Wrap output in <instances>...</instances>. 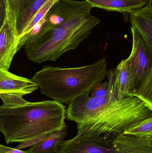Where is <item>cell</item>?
<instances>
[{
  "mask_svg": "<svg viewBox=\"0 0 152 153\" xmlns=\"http://www.w3.org/2000/svg\"><path fill=\"white\" fill-rule=\"evenodd\" d=\"M86 1L59 0L26 37L24 49L29 60L55 62L75 50L101 21L93 16Z\"/></svg>",
  "mask_w": 152,
  "mask_h": 153,
  "instance_id": "obj_1",
  "label": "cell"
},
{
  "mask_svg": "<svg viewBox=\"0 0 152 153\" xmlns=\"http://www.w3.org/2000/svg\"><path fill=\"white\" fill-rule=\"evenodd\" d=\"M90 93L68 104L66 119L84 127L103 142H113L120 135L152 117L151 110L136 96L117 100L108 93L99 98H92Z\"/></svg>",
  "mask_w": 152,
  "mask_h": 153,
  "instance_id": "obj_2",
  "label": "cell"
},
{
  "mask_svg": "<svg viewBox=\"0 0 152 153\" xmlns=\"http://www.w3.org/2000/svg\"><path fill=\"white\" fill-rule=\"evenodd\" d=\"M66 106L53 100L0 107V131L7 144L47 136L67 126Z\"/></svg>",
  "mask_w": 152,
  "mask_h": 153,
  "instance_id": "obj_3",
  "label": "cell"
},
{
  "mask_svg": "<svg viewBox=\"0 0 152 153\" xmlns=\"http://www.w3.org/2000/svg\"><path fill=\"white\" fill-rule=\"evenodd\" d=\"M104 58L85 66L62 68L46 65L31 79L39 85L41 94L60 103L69 104L76 98L90 92L107 73Z\"/></svg>",
  "mask_w": 152,
  "mask_h": 153,
  "instance_id": "obj_4",
  "label": "cell"
},
{
  "mask_svg": "<svg viewBox=\"0 0 152 153\" xmlns=\"http://www.w3.org/2000/svg\"><path fill=\"white\" fill-rule=\"evenodd\" d=\"M131 31L132 49L126 60L135 90L152 67V46L136 27L132 26Z\"/></svg>",
  "mask_w": 152,
  "mask_h": 153,
  "instance_id": "obj_5",
  "label": "cell"
},
{
  "mask_svg": "<svg viewBox=\"0 0 152 153\" xmlns=\"http://www.w3.org/2000/svg\"><path fill=\"white\" fill-rule=\"evenodd\" d=\"M19 44L16 20L9 10L0 28V69L9 71L14 56L19 50Z\"/></svg>",
  "mask_w": 152,
  "mask_h": 153,
  "instance_id": "obj_6",
  "label": "cell"
},
{
  "mask_svg": "<svg viewBox=\"0 0 152 153\" xmlns=\"http://www.w3.org/2000/svg\"><path fill=\"white\" fill-rule=\"evenodd\" d=\"M108 93L113 99L119 100L131 96L134 91L131 74L126 59L122 60L116 69L107 72Z\"/></svg>",
  "mask_w": 152,
  "mask_h": 153,
  "instance_id": "obj_7",
  "label": "cell"
},
{
  "mask_svg": "<svg viewBox=\"0 0 152 153\" xmlns=\"http://www.w3.org/2000/svg\"><path fill=\"white\" fill-rule=\"evenodd\" d=\"M39 88L38 85L32 79L0 69V94L23 97L35 91Z\"/></svg>",
  "mask_w": 152,
  "mask_h": 153,
  "instance_id": "obj_8",
  "label": "cell"
},
{
  "mask_svg": "<svg viewBox=\"0 0 152 153\" xmlns=\"http://www.w3.org/2000/svg\"><path fill=\"white\" fill-rule=\"evenodd\" d=\"M118 153H152V139L123 134L113 141Z\"/></svg>",
  "mask_w": 152,
  "mask_h": 153,
  "instance_id": "obj_9",
  "label": "cell"
},
{
  "mask_svg": "<svg viewBox=\"0 0 152 153\" xmlns=\"http://www.w3.org/2000/svg\"><path fill=\"white\" fill-rule=\"evenodd\" d=\"M152 2L129 13L132 26L136 27L152 46Z\"/></svg>",
  "mask_w": 152,
  "mask_h": 153,
  "instance_id": "obj_10",
  "label": "cell"
},
{
  "mask_svg": "<svg viewBox=\"0 0 152 153\" xmlns=\"http://www.w3.org/2000/svg\"><path fill=\"white\" fill-rule=\"evenodd\" d=\"M93 7L108 11L130 13L140 9L150 2L146 0H87Z\"/></svg>",
  "mask_w": 152,
  "mask_h": 153,
  "instance_id": "obj_11",
  "label": "cell"
},
{
  "mask_svg": "<svg viewBox=\"0 0 152 153\" xmlns=\"http://www.w3.org/2000/svg\"><path fill=\"white\" fill-rule=\"evenodd\" d=\"M68 134L67 126L51 134L27 150L29 153H57L60 145Z\"/></svg>",
  "mask_w": 152,
  "mask_h": 153,
  "instance_id": "obj_12",
  "label": "cell"
},
{
  "mask_svg": "<svg viewBox=\"0 0 152 153\" xmlns=\"http://www.w3.org/2000/svg\"><path fill=\"white\" fill-rule=\"evenodd\" d=\"M48 1L29 0L26 6L17 19L16 28L19 41L31 20Z\"/></svg>",
  "mask_w": 152,
  "mask_h": 153,
  "instance_id": "obj_13",
  "label": "cell"
},
{
  "mask_svg": "<svg viewBox=\"0 0 152 153\" xmlns=\"http://www.w3.org/2000/svg\"><path fill=\"white\" fill-rule=\"evenodd\" d=\"M131 95L139 98L152 111V67Z\"/></svg>",
  "mask_w": 152,
  "mask_h": 153,
  "instance_id": "obj_14",
  "label": "cell"
},
{
  "mask_svg": "<svg viewBox=\"0 0 152 153\" xmlns=\"http://www.w3.org/2000/svg\"><path fill=\"white\" fill-rule=\"evenodd\" d=\"M58 1L59 0H48L42 6L40 10L35 15L34 18L31 20L30 23L26 28L22 37L20 39L19 44V50L22 47L24 46V40H25L26 37L29 34V32L32 30L33 27L45 16L46 14L49 11V10L51 8L53 4Z\"/></svg>",
  "mask_w": 152,
  "mask_h": 153,
  "instance_id": "obj_15",
  "label": "cell"
},
{
  "mask_svg": "<svg viewBox=\"0 0 152 153\" xmlns=\"http://www.w3.org/2000/svg\"><path fill=\"white\" fill-rule=\"evenodd\" d=\"M124 133L141 138L152 139V117L143 120Z\"/></svg>",
  "mask_w": 152,
  "mask_h": 153,
  "instance_id": "obj_16",
  "label": "cell"
},
{
  "mask_svg": "<svg viewBox=\"0 0 152 153\" xmlns=\"http://www.w3.org/2000/svg\"><path fill=\"white\" fill-rule=\"evenodd\" d=\"M29 0H7L9 11L16 20L26 6Z\"/></svg>",
  "mask_w": 152,
  "mask_h": 153,
  "instance_id": "obj_17",
  "label": "cell"
},
{
  "mask_svg": "<svg viewBox=\"0 0 152 153\" xmlns=\"http://www.w3.org/2000/svg\"><path fill=\"white\" fill-rule=\"evenodd\" d=\"M109 88L108 81L102 82H99L94 85L90 91L92 98H99L105 96L107 94Z\"/></svg>",
  "mask_w": 152,
  "mask_h": 153,
  "instance_id": "obj_18",
  "label": "cell"
},
{
  "mask_svg": "<svg viewBox=\"0 0 152 153\" xmlns=\"http://www.w3.org/2000/svg\"><path fill=\"white\" fill-rule=\"evenodd\" d=\"M9 6L7 0H0V24L4 22L9 11Z\"/></svg>",
  "mask_w": 152,
  "mask_h": 153,
  "instance_id": "obj_19",
  "label": "cell"
},
{
  "mask_svg": "<svg viewBox=\"0 0 152 153\" xmlns=\"http://www.w3.org/2000/svg\"><path fill=\"white\" fill-rule=\"evenodd\" d=\"M0 153H29L27 151H23L17 148H12L1 144Z\"/></svg>",
  "mask_w": 152,
  "mask_h": 153,
  "instance_id": "obj_20",
  "label": "cell"
},
{
  "mask_svg": "<svg viewBox=\"0 0 152 153\" xmlns=\"http://www.w3.org/2000/svg\"><path fill=\"white\" fill-rule=\"evenodd\" d=\"M84 1H87V0H84ZM146 1H150L152 2V0H146Z\"/></svg>",
  "mask_w": 152,
  "mask_h": 153,
  "instance_id": "obj_21",
  "label": "cell"
},
{
  "mask_svg": "<svg viewBox=\"0 0 152 153\" xmlns=\"http://www.w3.org/2000/svg\"></svg>",
  "mask_w": 152,
  "mask_h": 153,
  "instance_id": "obj_22",
  "label": "cell"
}]
</instances>
